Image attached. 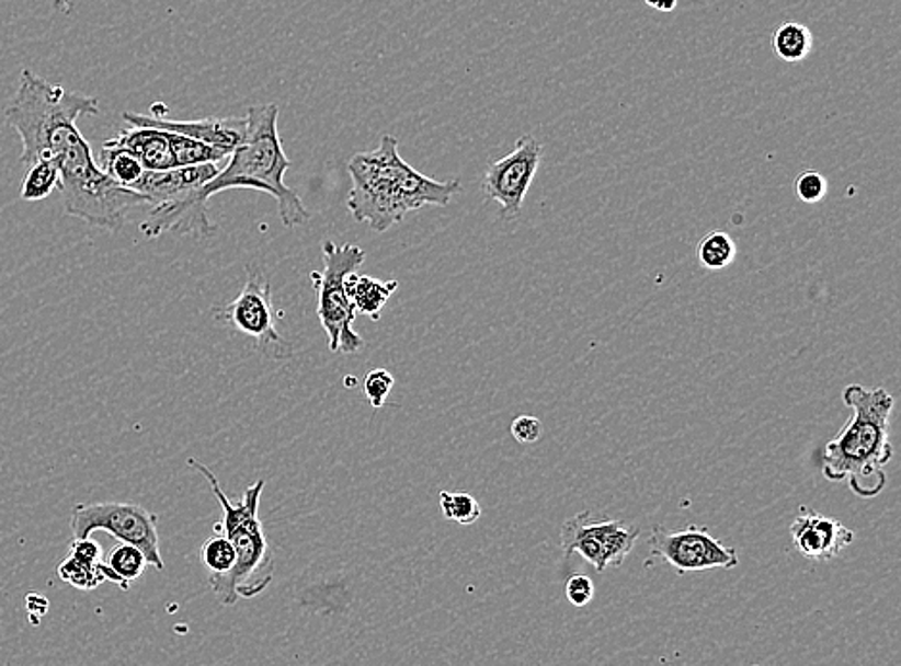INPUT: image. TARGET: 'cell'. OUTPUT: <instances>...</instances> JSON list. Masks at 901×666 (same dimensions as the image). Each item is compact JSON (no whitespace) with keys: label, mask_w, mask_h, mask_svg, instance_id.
<instances>
[{"label":"cell","mask_w":901,"mask_h":666,"mask_svg":"<svg viewBox=\"0 0 901 666\" xmlns=\"http://www.w3.org/2000/svg\"><path fill=\"white\" fill-rule=\"evenodd\" d=\"M99 112L101 106L94 96L71 93L24 68L4 117L22 140L20 160L24 165L35 160L56 163L66 216L116 233L125 226L127 214L148 200L117 185L94 160L91 145L78 129V119Z\"/></svg>","instance_id":"6da1fadb"},{"label":"cell","mask_w":901,"mask_h":666,"mask_svg":"<svg viewBox=\"0 0 901 666\" xmlns=\"http://www.w3.org/2000/svg\"><path fill=\"white\" fill-rule=\"evenodd\" d=\"M352 191L346 198L350 216L385 233L408 214L425 206H448L461 191L458 179L435 181L413 170L398 152V140L385 135L379 148L352 156L349 162Z\"/></svg>","instance_id":"7a4b0ae2"},{"label":"cell","mask_w":901,"mask_h":666,"mask_svg":"<svg viewBox=\"0 0 901 666\" xmlns=\"http://www.w3.org/2000/svg\"><path fill=\"white\" fill-rule=\"evenodd\" d=\"M844 403L852 417L824 446L821 469L829 481L847 482L855 496L870 500L886 489V466L893 458L888 434L896 400L886 388L849 384Z\"/></svg>","instance_id":"3957f363"},{"label":"cell","mask_w":901,"mask_h":666,"mask_svg":"<svg viewBox=\"0 0 901 666\" xmlns=\"http://www.w3.org/2000/svg\"><path fill=\"white\" fill-rule=\"evenodd\" d=\"M280 106L262 104L247 112V131L241 145L229 154L224 170L216 177L189 194L198 208L208 209V200L231 188H254L267 193L280 206L283 226L303 227L311 219L303 198L285 183L290 168L280 137Z\"/></svg>","instance_id":"277c9868"},{"label":"cell","mask_w":901,"mask_h":666,"mask_svg":"<svg viewBox=\"0 0 901 666\" xmlns=\"http://www.w3.org/2000/svg\"><path fill=\"white\" fill-rule=\"evenodd\" d=\"M187 466L203 474L210 484L214 496L218 497L224 509V519L214 528L216 532L226 535L235 548L233 569L229 573L210 576V588L214 589L219 604L229 607L239 599H250L264 594L265 589L272 586L275 576V555L258 513L265 481L260 479L250 484L249 489L244 490L241 502L235 504L227 497L210 467L196 459H189Z\"/></svg>","instance_id":"5b68a950"},{"label":"cell","mask_w":901,"mask_h":666,"mask_svg":"<svg viewBox=\"0 0 901 666\" xmlns=\"http://www.w3.org/2000/svg\"><path fill=\"white\" fill-rule=\"evenodd\" d=\"M323 272H313L310 279L318 292V318L327 334L331 352L357 354L366 346V341L354 333L357 313L346 292V277L357 272L366 262V252L357 244L323 242Z\"/></svg>","instance_id":"8992f818"},{"label":"cell","mask_w":901,"mask_h":666,"mask_svg":"<svg viewBox=\"0 0 901 666\" xmlns=\"http://www.w3.org/2000/svg\"><path fill=\"white\" fill-rule=\"evenodd\" d=\"M212 313L216 321L254 342V346L272 359H288L295 354L293 344L277 333L275 321L280 313L273 303L272 285L256 269L247 272V283L233 302L216 306Z\"/></svg>","instance_id":"52a82bcc"},{"label":"cell","mask_w":901,"mask_h":666,"mask_svg":"<svg viewBox=\"0 0 901 666\" xmlns=\"http://www.w3.org/2000/svg\"><path fill=\"white\" fill-rule=\"evenodd\" d=\"M71 535L73 538H87L93 532H109L116 540L137 546L148 565L156 571H163L158 536V517L137 504L125 502H99V504H79L71 509Z\"/></svg>","instance_id":"ba28073f"},{"label":"cell","mask_w":901,"mask_h":666,"mask_svg":"<svg viewBox=\"0 0 901 666\" xmlns=\"http://www.w3.org/2000/svg\"><path fill=\"white\" fill-rule=\"evenodd\" d=\"M637 538L635 525L625 520L594 519L589 512L571 517L561 528V548L566 555H581L598 573L621 566Z\"/></svg>","instance_id":"9c48e42d"},{"label":"cell","mask_w":901,"mask_h":666,"mask_svg":"<svg viewBox=\"0 0 901 666\" xmlns=\"http://www.w3.org/2000/svg\"><path fill=\"white\" fill-rule=\"evenodd\" d=\"M650 559L668 563L678 574L706 573L714 569L731 571L739 566V551L725 546L704 527H688L676 532L663 527L653 528Z\"/></svg>","instance_id":"30bf717a"},{"label":"cell","mask_w":901,"mask_h":666,"mask_svg":"<svg viewBox=\"0 0 901 666\" xmlns=\"http://www.w3.org/2000/svg\"><path fill=\"white\" fill-rule=\"evenodd\" d=\"M543 154V145L533 135H523L510 154L490 163L489 170L484 171L482 193L489 200L500 204L505 219L520 216Z\"/></svg>","instance_id":"8fae6325"},{"label":"cell","mask_w":901,"mask_h":666,"mask_svg":"<svg viewBox=\"0 0 901 666\" xmlns=\"http://www.w3.org/2000/svg\"><path fill=\"white\" fill-rule=\"evenodd\" d=\"M168 112L163 108V114L150 112V114H135L125 112L124 119L129 125H147V127H158L168 131L181 133L191 139L203 140L214 147L235 150L241 145L247 131V116L244 117H204V119H170L166 116Z\"/></svg>","instance_id":"7c38bea8"},{"label":"cell","mask_w":901,"mask_h":666,"mask_svg":"<svg viewBox=\"0 0 901 666\" xmlns=\"http://www.w3.org/2000/svg\"><path fill=\"white\" fill-rule=\"evenodd\" d=\"M790 536L794 548L813 561L834 559L855 540L854 532L840 520L819 513L800 515L790 527Z\"/></svg>","instance_id":"4fadbf2b"},{"label":"cell","mask_w":901,"mask_h":666,"mask_svg":"<svg viewBox=\"0 0 901 666\" xmlns=\"http://www.w3.org/2000/svg\"><path fill=\"white\" fill-rule=\"evenodd\" d=\"M221 170L218 163H201V165H185L163 171H148L140 175L137 183H133L132 191L142 194L150 206L162 202L175 200L185 194L195 191Z\"/></svg>","instance_id":"5bb4252c"},{"label":"cell","mask_w":901,"mask_h":666,"mask_svg":"<svg viewBox=\"0 0 901 666\" xmlns=\"http://www.w3.org/2000/svg\"><path fill=\"white\" fill-rule=\"evenodd\" d=\"M110 140L137 156L145 170L163 171L178 168L173 156V133L168 129L132 125V129H125L116 139Z\"/></svg>","instance_id":"9a60e30c"},{"label":"cell","mask_w":901,"mask_h":666,"mask_svg":"<svg viewBox=\"0 0 901 666\" xmlns=\"http://www.w3.org/2000/svg\"><path fill=\"white\" fill-rule=\"evenodd\" d=\"M397 290L398 280L374 279L367 275H357L356 272L346 277V292L357 315H366L374 321L381 319L383 308Z\"/></svg>","instance_id":"2e32d148"},{"label":"cell","mask_w":901,"mask_h":666,"mask_svg":"<svg viewBox=\"0 0 901 666\" xmlns=\"http://www.w3.org/2000/svg\"><path fill=\"white\" fill-rule=\"evenodd\" d=\"M99 165L116 181L117 185L125 186V188H132L133 183H137L140 175L145 173L139 158L132 154L127 148L117 147L112 140H104L101 156H99Z\"/></svg>","instance_id":"e0dca14e"},{"label":"cell","mask_w":901,"mask_h":666,"mask_svg":"<svg viewBox=\"0 0 901 666\" xmlns=\"http://www.w3.org/2000/svg\"><path fill=\"white\" fill-rule=\"evenodd\" d=\"M813 48V33L800 22H785L773 32V50L783 62H801Z\"/></svg>","instance_id":"ac0fdd59"},{"label":"cell","mask_w":901,"mask_h":666,"mask_svg":"<svg viewBox=\"0 0 901 666\" xmlns=\"http://www.w3.org/2000/svg\"><path fill=\"white\" fill-rule=\"evenodd\" d=\"M24 183L20 196L25 202H39L48 198L60 186V171L53 160H35L25 165Z\"/></svg>","instance_id":"d6986e66"},{"label":"cell","mask_w":901,"mask_h":666,"mask_svg":"<svg viewBox=\"0 0 901 666\" xmlns=\"http://www.w3.org/2000/svg\"><path fill=\"white\" fill-rule=\"evenodd\" d=\"M698 262L709 272H721L737 260V242L725 231L706 234L698 244Z\"/></svg>","instance_id":"ffe728a7"},{"label":"cell","mask_w":901,"mask_h":666,"mask_svg":"<svg viewBox=\"0 0 901 666\" xmlns=\"http://www.w3.org/2000/svg\"><path fill=\"white\" fill-rule=\"evenodd\" d=\"M101 563L102 561L87 563V561H81V559L73 558V555H68L58 565V576H60V581L68 582L73 588L91 592V589L99 588L101 584L106 582Z\"/></svg>","instance_id":"44dd1931"},{"label":"cell","mask_w":901,"mask_h":666,"mask_svg":"<svg viewBox=\"0 0 901 666\" xmlns=\"http://www.w3.org/2000/svg\"><path fill=\"white\" fill-rule=\"evenodd\" d=\"M114 573L124 578L125 582L139 581L148 566L145 553L133 546V543L119 542L114 550L110 551L109 558L104 561Z\"/></svg>","instance_id":"7402d4cb"},{"label":"cell","mask_w":901,"mask_h":666,"mask_svg":"<svg viewBox=\"0 0 901 666\" xmlns=\"http://www.w3.org/2000/svg\"><path fill=\"white\" fill-rule=\"evenodd\" d=\"M441 509L444 519L469 527L481 519V505L466 492H441Z\"/></svg>","instance_id":"603a6c76"},{"label":"cell","mask_w":901,"mask_h":666,"mask_svg":"<svg viewBox=\"0 0 901 666\" xmlns=\"http://www.w3.org/2000/svg\"><path fill=\"white\" fill-rule=\"evenodd\" d=\"M201 563H203L212 574H226L235 565V548L229 542V538L221 532L210 536L201 546Z\"/></svg>","instance_id":"cb8c5ba5"},{"label":"cell","mask_w":901,"mask_h":666,"mask_svg":"<svg viewBox=\"0 0 901 666\" xmlns=\"http://www.w3.org/2000/svg\"><path fill=\"white\" fill-rule=\"evenodd\" d=\"M794 191H796L801 202L819 204L829 193V181L821 171H801L798 179H796V183H794Z\"/></svg>","instance_id":"d4e9b609"},{"label":"cell","mask_w":901,"mask_h":666,"mask_svg":"<svg viewBox=\"0 0 901 666\" xmlns=\"http://www.w3.org/2000/svg\"><path fill=\"white\" fill-rule=\"evenodd\" d=\"M395 388V377L387 369H374L364 380V392L375 410H381Z\"/></svg>","instance_id":"484cf974"},{"label":"cell","mask_w":901,"mask_h":666,"mask_svg":"<svg viewBox=\"0 0 901 666\" xmlns=\"http://www.w3.org/2000/svg\"><path fill=\"white\" fill-rule=\"evenodd\" d=\"M566 594H568L569 601L575 607H586L594 599L596 588H594V582L586 574H573L566 584Z\"/></svg>","instance_id":"4316f807"},{"label":"cell","mask_w":901,"mask_h":666,"mask_svg":"<svg viewBox=\"0 0 901 666\" xmlns=\"http://www.w3.org/2000/svg\"><path fill=\"white\" fill-rule=\"evenodd\" d=\"M512 436L520 444H535L543 438V423L533 415H520L513 418Z\"/></svg>","instance_id":"83f0119b"},{"label":"cell","mask_w":901,"mask_h":666,"mask_svg":"<svg viewBox=\"0 0 901 666\" xmlns=\"http://www.w3.org/2000/svg\"><path fill=\"white\" fill-rule=\"evenodd\" d=\"M70 555L87 561V563H99L102 561V548L99 542H94L91 536L73 538L70 543Z\"/></svg>","instance_id":"f1b7e54d"},{"label":"cell","mask_w":901,"mask_h":666,"mask_svg":"<svg viewBox=\"0 0 901 666\" xmlns=\"http://www.w3.org/2000/svg\"><path fill=\"white\" fill-rule=\"evenodd\" d=\"M25 607H27V615L33 624H39L41 617H45L48 612V599L41 594H30L25 597Z\"/></svg>","instance_id":"f546056e"},{"label":"cell","mask_w":901,"mask_h":666,"mask_svg":"<svg viewBox=\"0 0 901 666\" xmlns=\"http://www.w3.org/2000/svg\"><path fill=\"white\" fill-rule=\"evenodd\" d=\"M645 2L658 12H673L676 9V0H645Z\"/></svg>","instance_id":"4dcf8cb0"}]
</instances>
